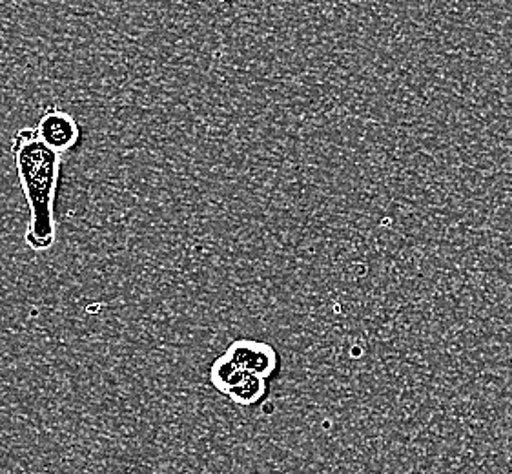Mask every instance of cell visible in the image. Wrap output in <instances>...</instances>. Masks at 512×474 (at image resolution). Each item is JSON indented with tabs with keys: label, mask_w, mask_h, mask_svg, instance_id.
<instances>
[{
	"label": "cell",
	"mask_w": 512,
	"mask_h": 474,
	"mask_svg": "<svg viewBox=\"0 0 512 474\" xmlns=\"http://www.w3.org/2000/svg\"><path fill=\"white\" fill-rule=\"evenodd\" d=\"M11 154L17 166L22 194L30 208L26 245L46 252L57 241L55 196L61 177V154L42 143L35 128H21L11 139Z\"/></svg>",
	"instance_id": "cell-1"
},
{
	"label": "cell",
	"mask_w": 512,
	"mask_h": 474,
	"mask_svg": "<svg viewBox=\"0 0 512 474\" xmlns=\"http://www.w3.org/2000/svg\"><path fill=\"white\" fill-rule=\"evenodd\" d=\"M210 382L239 407H254L268 392V380L241 369L226 354L212 363Z\"/></svg>",
	"instance_id": "cell-2"
},
{
	"label": "cell",
	"mask_w": 512,
	"mask_h": 474,
	"mask_svg": "<svg viewBox=\"0 0 512 474\" xmlns=\"http://www.w3.org/2000/svg\"><path fill=\"white\" fill-rule=\"evenodd\" d=\"M35 134L57 154L73 150L81 139V126L72 114L59 106H46L35 126Z\"/></svg>",
	"instance_id": "cell-3"
},
{
	"label": "cell",
	"mask_w": 512,
	"mask_h": 474,
	"mask_svg": "<svg viewBox=\"0 0 512 474\" xmlns=\"http://www.w3.org/2000/svg\"><path fill=\"white\" fill-rule=\"evenodd\" d=\"M226 356L241 369L270 380L279 369V354L268 343L256 340H237L226 349Z\"/></svg>",
	"instance_id": "cell-4"
}]
</instances>
